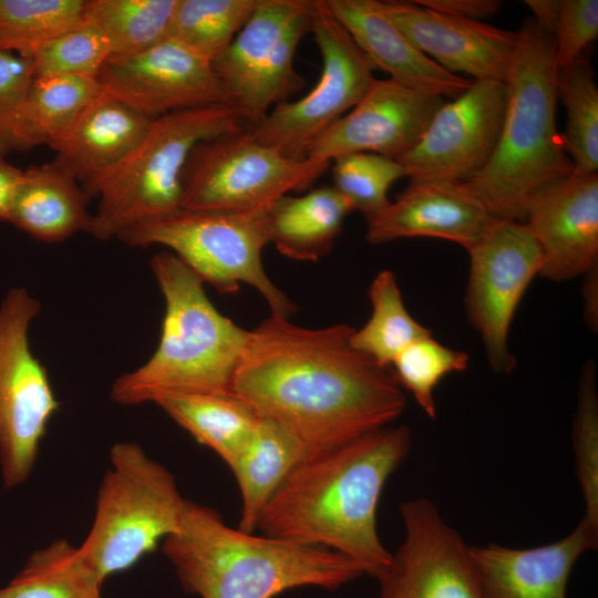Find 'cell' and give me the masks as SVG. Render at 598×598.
Instances as JSON below:
<instances>
[{"label":"cell","instance_id":"cell-39","mask_svg":"<svg viewBox=\"0 0 598 598\" xmlns=\"http://www.w3.org/2000/svg\"><path fill=\"white\" fill-rule=\"evenodd\" d=\"M553 37L557 69L582 55L598 38V1L561 0L559 20Z\"/></svg>","mask_w":598,"mask_h":598},{"label":"cell","instance_id":"cell-25","mask_svg":"<svg viewBox=\"0 0 598 598\" xmlns=\"http://www.w3.org/2000/svg\"><path fill=\"white\" fill-rule=\"evenodd\" d=\"M351 212V204L333 186L319 187L276 199L264 212V227L268 243L281 255L318 261L331 251Z\"/></svg>","mask_w":598,"mask_h":598},{"label":"cell","instance_id":"cell-1","mask_svg":"<svg viewBox=\"0 0 598 598\" xmlns=\"http://www.w3.org/2000/svg\"><path fill=\"white\" fill-rule=\"evenodd\" d=\"M353 328L310 329L271 313L254 330L229 392L298 437L309 454L388 426L406 400L390 368L350 343Z\"/></svg>","mask_w":598,"mask_h":598},{"label":"cell","instance_id":"cell-13","mask_svg":"<svg viewBox=\"0 0 598 598\" xmlns=\"http://www.w3.org/2000/svg\"><path fill=\"white\" fill-rule=\"evenodd\" d=\"M466 251L468 319L481 336L491 369L509 373L516 367L508 348L509 327L525 291L540 272V248L523 221L495 219Z\"/></svg>","mask_w":598,"mask_h":598},{"label":"cell","instance_id":"cell-29","mask_svg":"<svg viewBox=\"0 0 598 598\" xmlns=\"http://www.w3.org/2000/svg\"><path fill=\"white\" fill-rule=\"evenodd\" d=\"M103 582L79 546L56 539L28 558L21 571L0 588V598H102Z\"/></svg>","mask_w":598,"mask_h":598},{"label":"cell","instance_id":"cell-7","mask_svg":"<svg viewBox=\"0 0 598 598\" xmlns=\"http://www.w3.org/2000/svg\"><path fill=\"white\" fill-rule=\"evenodd\" d=\"M92 526L79 549L104 581L127 570L174 534L187 499L173 474L135 442H116Z\"/></svg>","mask_w":598,"mask_h":598},{"label":"cell","instance_id":"cell-41","mask_svg":"<svg viewBox=\"0 0 598 598\" xmlns=\"http://www.w3.org/2000/svg\"><path fill=\"white\" fill-rule=\"evenodd\" d=\"M416 4L463 19L481 21L498 12L499 0H415Z\"/></svg>","mask_w":598,"mask_h":598},{"label":"cell","instance_id":"cell-32","mask_svg":"<svg viewBox=\"0 0 598 598\" xmlns=\"http://www.w3.org/2000/svg\"><path fill=\"white\" fill-rule=\"evenodd\" d=\"M556 93L566 112L561 136L575 173H597L598 86L594 68L585 53L557 69Z\"/></svg>","mask_w":598,"mask_h":598},{"label":"cell","instance_id":"cell-16","mask_svg":"<svg viewBox=\"0 0 598 598\" xmlns=\"http://www.w3.org/2000/svg\"><path fill=\"white\" fill-rule=\"evenodd\" d=\"M96 80L103 94L151 120L228 104L212 62L169 39L141 52L112 54Z\"/></svg>","mask_w":598,"mask_h":598},{"label":"cell","instance_id":"cell-31","mask_svg":"<svg viewBox=\"0 0 598 598\" xmlns=\"http://www.w3.org/2000/svg\"><path fill=\"white\" fill-rule=\"evenodd\" d=\"M177 0H85L83 23L101 33L113 54L144 51L167 39Z\"/></svg>","mask_w":598,"mask_h":598},{"label":"cell","instance_id":"cell-12","mask_svg":"<svg viewBox=\"0 0 598 598\" xmlns=\"http://www.w3.org/2000/svg\"><path fill=\"white\" fill-rule=\"evenodd\" d=\"M311 33L322 60L317 84L249 126L258 142L297 159L307 158L309 147L362 100L375 80V65L328 12L323 0H317Z\"/></svg>","mask_w":598,"mask_h":598},{"label":"cell","instance_id":"cell-43","mask_svg":"<svg viewBox=\"0 0 598 598\" xmlns=\"http://www.w3.org/2000/svg\"><path fill=\"white\" fill-rule=\"evenodd\" d=\"M524 3L529 8L535 23L554 35L559 20L561 0H526Z\"/></svg>","mask_w":598,"mask_h":598},{"label":"cell","instance_id":"cell-40","mask_svg":"<svg viewBox=\"0 0 598 598\" xmlns=\"http://www.w3.org/2000/svg\"><path fill=\"white\" fill-rule=\"evenodd\" d=\"M35 78L33 61L0 50V155L10 150L13 121Z\"/></svg>","mask_w":598,"mask_h":598},{"label":"cell","instance_id":"cell-5","mask_svg":"<svg viewBox=\"0 0 598 598\" xmlns=\"http://www.w3.org/2000/svg\"><path fill=\"white\" fill-rule=\"evenodd\" d=\"M150 266L165 301L159 342L113 382L111 399L138 405L171 393L229 392L249 331L217 310L203 279L172 251L154 255Z\"/></svg>","mask_w":598,"mask_h":598},{"label":"cell","instance_id":"cell-22","mask_svg":"<svg viewBox=\"0 0 598 598\" xmlns=\"http://www.w3.org/2000/svg\"><path fill=\"white\" fill-rule=\"evenodd\" d=\"M323 4L375 68L399 83L452 100L473 84V79L450 73L416 49L380 12L375 0H323Z\"/></svg>","mask_w":598,"mask_h":598},{"label":"cell","instance_id":"cell-11","mask_svg":"<svg viewBox=\"0 0 598 598\" xmlns=\"http://www.w3.org/2000/svg\"><path fill=\"white\" fill-rule=\"evenodd\" d=\"M41 303L12 288L0 305V467L6 488L29 477L41 441L60 409L47 369L34 357L29 328Z\"/></svg>","mask_w":598,"mask_h":598},{"label":"cell","instance_id":"cell-4","mask_svg":"<svg viewBox=\"0 0 598 598\" xmlns=\"http://www.w3.org/2000/svg\"><path fill=\"white\" fill-rule=\"evenodd\" d=\"M517 33L498 143L484 169L465 183L495 218L523 221L529 197L575 169L556 126L554 37L532 18Z\"/></svg>","mask_w":598,"mask_h":598},{"label":"cell","instance_id":"cell-21","mask_svg":"<svg viewBox=\"0 0 598 598\" xmlns=\"http://www.w3.org/2000/svg\"><path fill=\"white\" fill-rule=\"evenodd\" d=\"M598 536L580 520L574 530L550 544L516 549L491 544L468 547L485 598H566L570 571Z\"/></svg>","mask_w":598,"mask_h":598},{"label":"cell","instance_id":"cell-9","mask_svg":"<svg viewBox=\"0 0 598 598\" xmlns=\"http://www.w3.org/2000/svg\"><path fill=\"white\" fill-rule=\"evenodd\" d=\"M331 162L291 158L258 142L249 127L195 146L185 165L183 210L254 213L309 189Z\"/></svg>","mask_w":598,"mask_h":598},{"label":"cell","instance_id":"cell-33","mask_svg":"<svg viewBox=\"0 0 598 598\" xmlns=\"http://www.w3.org/2000/svg\"><path fill=\"white\" fill-rule=\"evenodd\" d=\"M259 0H177L167 39L213 63L250 18Z\"/></svg>","mask_w":598,"mask_h":598},{"label":"cell","instance_id":"cell-3","mask_svg":"<svg viewBox=\"0 0 598 598\" xmlns=\"http://www.w3.org/2000/svg\"><path fill=\"white\" fill-rule=\"evenodd\" d=\"M163 551L187 592L200 598H275L297 587L336 589L365 574L337 551L226 525L215 509L186 502Z\"/></svg>","mask_w":598,"mask_h":598},{"label":"cell","instance_id":"cell-23","mask_svg":"<svg viewBox=\"0 0 598 598\" xmlns=\"http://www.w3.org/2000/svg\"><path fill=\"white\" fill-rule=\"evenodd\" d=\"M152 120L102 92L49 145L53 162L85 188L117 165L142 140Z\"/></svg>","mask_w":598,"mask_h":598},{"label":"cell","instance_id":"cell-20","mask_svg":"<svg viewBox=\"0 0 598 598\" xmlns=\"http://www.w3.org/2000/svg\"><path fill=\"white\" fill-rule=\"evenodd\" d=\"M495 219L465 182L410 179L394 202L367 220L365 238L377 245L432 237L467 249Z\"/></svg>","mask_w":598,"mask_h":598},{"label":"cell","instance_id":"cell-8","mask_svg":"<svg viewBox=\"0 0 598 598\" xmlns=\"http://www.w3.org/2000/svg\"><path fill=\"white\" fill-rule=\"evenodd\" d=\"M265 209H182L132 226L116 238L132 247L165 246L217 291L233 293L240 283H247L259 291L271 313L290 318L297 306L274 285L261 261V251L269 244L264 227Z\"/></svg>","mask_w":598,"mask_h":598},{"label":"cell","instance_id":"cell-35","mask_svg":"<svg viewBox=\"0 0 598 598\" xmlns=\"http://www.w3.org/2000/svg\"><path fill=\"white\" fill-rule=\"evenodd\" d=\"M468 361L466 352L448 348L430 334L404 348L390 369L400 388L409 391L425 415L435 420L437 384L450 373L465 371Z\"/></svg>","mask_w":598,"mask_h":598},{"label":"cell","instance_id":"cell-24","mask_svg":"<svg viewBox=\"0 0 598 598\" xmlns=\"http://www.w3.org/2000/svg\"><path fill=\"white\" fill-rule=\"evenodd\" d=\"M91 195L54 162L24 169L16 187L9 219L44 243H61L89 231Z\"/></svg>","mask_w":598,"mask_h":598},{"label":"cell","instance_id":"cell-2","mask_svg":"<svg viewBox=\"0 0 598 598\" xmlns=\"http://www.w3.org/2000/svg\"><path fill=\"white\" fill-rule=\"evenodd\" d=\"M411 444L406 425H388L309 454L267 503L256 529L342 554L377 578L392 558L378 535V504Z\"/></svg>","mask_w":598,"mask_h":598},{"label":"cell","instance_id":"cell-37","mask_svg":"<svg viewBox=\"0 0 598 598\" xmlns=\"http://www.w3.org/2000/svg\"><path fill=\"white\" fill-rule=\"evenodd\" d=\"M573 447L585 503L581 520L598 536V394L594 361L585 364L578 381Z\"/></svg>","mask_w":598,"mask_h":598},{"label":"cell","instance_id":"cell-42","mask_svg":"<svg viewBox=\"0 0 598 598\" xmlns=\"http://www.w3.org/2000/svg\"><path fill=\"white\" fill-rule=\"evenodd\" d=\"M23 171L8 163L0 155V220H8L16 187Z\"/></svg>","mask_w":598,"mask_h":598},{"label":"cell","instance_id":"cell-15","mask_svg":"<svg viewBox=\"0 0 598 598\" xmlns=\"http://www.w3.org/2000/svg\"><path fill=\"white\" fill-rule=\"evenodd\" d=\"M404 538L377 577L379 598H485L468 546L427 498L401 503Z\"/></svg>","mask_w":598,"mask_h":598},{"label":"cell","instance_id":"cell-17","mask_svg":"<svg viewBox=\"0 0 598 598\" xmlns=\"http://www.w3.org/2000/svg\"><path fill=\"white\" fill-rule=\"evenodd\" d=\"M445 99L375 79L362 100L308 150L306 157L331 162L347 153L398 159L420 141Z\"/></svg>","mask_w":598,"mask_h":598},{"label":"cell","instance_id":"cell-19","mask_svg":"<svg viewBox=\"0 0 598 598\" xmlns=\"http://www.w3.org/2000/svg\"><path fill=\"white\" fill-rule=\"evenodd\" d=\"M375 2L416 49L450 73L505 83L517 31L442 13L414 1Z\"/></svg>","mask_w":598,"mask_h":598},{"label":"cell","instance_id":"cell-28","mask_svg":"<svg viewBox=\"0 0 598 598\" xmlns=\"http://www.w3.org/2000/svg\"><path fill=\"white\" fill-rule=\"evenodd\" d=\"M100 93L96 79L35 76L13 121L10 150L49 146Z\"/></svg>","mask_w":598,"mask_h":598},{"label":"cell","instance_id":"cell-44","mask_svg":"<svg viewBox=\"0 0 598 598\" xmlns=\"http://www.w3.org/2000/svg\"><path fill=\"white\" fill-rule=\"evenodd\" d=\"M582 298L584 311L587 324L594 330L598 324V267L584 275Z\"/></svg>","mask_w":598,"mask_h":598},{"label":"cell","instance_id":"cell-34","mask_svg":"<svg viewBox=\"0 0 598 598\" xmlns=\"http://www.w3.org/2000/svg\"><path fill=\"white\" fill-rule=\"evenodd\" d=\"M85 0H0V50L32 56L56 35L83 23Z\"/></svg>","mask_w":598,"mask_h":598},{"label":"cell","instance_id":"cell-10","mask_svg":"<svg viewBox=\"0 0 598 598\" xmlns=\"http://www.w3.org/2000/svg\"><path fill=\"white\" fill-rule=\"evenodd\" d=\"M317 0H259L248 21L212 65L228 104L251 126L305 86L295 68L311 32Z\"/></svg>","mask_w":598,"mask_h":598},{"label":"cell","instance_id":"cell-14","mask_svg":"<svg viewBox=\"0 0 598 598\" xmlns=\"http://www.w3.org/2000/svg\"><path fill=\"white\" fill-rule=\"evenodd\" d=\"M506 104L504 82L474 80L440 107L417 144L396 161L410 179L470 181L494 154Z\"/></svg>","mask_w":598,"mask_h":598},{"label":"cell","instance_id":"cell-26","mask_svg":"<svg viewBox=\"0 0 598 598\" xmlns=\"http://www.w3.org/2000/svg\"><path fill=\"white\" fill-rule=\"evenodd\" d=\"M308 455L307 447L291 432L259 416L250 437L229 467L241 495L240 530H256L267 503Z\"/></svg>","mask_w":598,"mask_h":598},{"label":"cell","instance_id":"cell-27","mask_svg":"<svg viewBox=\"0 0 598 598\" xmlns=\"http://www.w3.org/2000/svg\"><path fill=\"white\" fill-rule=\"evenodd\" d=\"M154 403L229 467L259 419L249 404L231 392L171 393Z\"/></svg>","mask_w":598,"mask_h":598},{"label":"cell","instance_id":"cell-38","mask_svg":"<svg viewBox=\"0 0 598 598\" xmlns=\"http://www.w3.org/2000/svg\"><path fill=\"white\" fill-rule=\"evenodd\" d=\"M112 54L109 41L81 23L50 40L32 56L34 74L96 79Z\"/></svg>","mask_w":598,"mask_h":598},{"label":"cell","instance_id":"cell-6","mask_svg":"<svg viewBox=\"0 0 598 598\" xmlns=\"http://www.w3.org/2000/svg\"><path fill=\"white\" fill-rule=\"evenodd\" d=\"M249 127L228 104L168 113L152 120L136 146L85 187L97 197L89 231L100 240L182 210V177L196 145Z\"/></svg>","mask_w":598,"mask_h":598},{"label":"cell","instance_id":"cell-36","mask_svg":"<svg viewBox=\"0 0 598 598\" xmlns=\"http://www.w3.org/2000/svg\"><path fill=\"white\" fill-rule=\"evenodd\" d=\"M331 162L332 186L365 220L381 213L391 203L388 198L391 185L406 176L396 159L375 153H347Z\"/></svg>","mask_w":598,"mask_h":598},{"label":"cell","instance_id":"cell-30","mask_svg":"<svg viewBox=\"0 0 598 598\" xmlns=\"http://www.w3.org/2000/svg\"><path fill=\"white\" fill-rule=\"evenodd\" d=\"M372 312L367 323L353 330L351 346L382 367L390 368L396 355L413 341L432 334L408 311L396 278L380 271L369 287Z\"/></svg>","mask_w":598,"mask_h":598},{"label":"cell","instance_id":"cell-18","mask_svg":"<svg viewBox=\"0 0 598 598\" xmlns=\"http://www.w3.org/2000/svg\"><path fill=\"white\" fill-rule=\"evenodd\" d=\"M523 221L542 251L539 276L559 282L598 267V174L574 173L542 186Z\"/></svg>","mask_w":598,"mask_h":598}]
</instances>
